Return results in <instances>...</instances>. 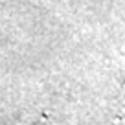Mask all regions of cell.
Here are the masks:
<instances>
[{
    "label": "cell",
    "mask_w": 125,
    "mask_h": 125,
    "mask_svg": "<svg viewBox=\"0 0 125 125\" xmlns=\"http://www.w3.org/2000/svg\"><path fill=\"white\" fill-rule=\"evenodd\" d=\"M118 110H120L121 120H125V81H123V85H121L120 96H118Z\"/></svg>",
    "instance_id": "obj_1"
}]
</instances>
